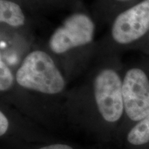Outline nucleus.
Segmentation results:
<instances>
[{"label": "nucleus", "instance_id": "6", "mask_svg": "<svg viewBox=\"0 0 149 149\" xmlns=\"http://www.w3.org/2000/svg\"><path fill=\"white\" fill-rule=\"evenodd\" d=\"M26 15L18 3L10 0H0V22L1 24L17 29L24 26Z\"/></svg>", "mask_w": 149, "mask_h": 149}, {"label": "nucleus", "instance_id": "2", "mask_svg": "<svg viewBox=\"0 0 149 149\" xmlns=\"http://www.w3.org/2000/svg\"><path fill=\"white\" fill-rule=\"evenodd\" d=\"M149 33V0L120 11L112 22L110 35L117 49L139 48Z\"/></svg>", "mask_w": 149, "mask_h": 149}, {"label": "nucleus", "instance_id": "12", "mask_svg": "<svg viewBox=\"0 0 149 149\" xmlns=\"http://www.w3.org/2000/svg\"><path fill=\"white\" fill-rule=\"evenodd\" d=\"M117 1H120V2H126V1H128L130 0H115Z\"/></svg>", "mask_w": 149, "mask_h": 149}, {"label": "nucleus", "instance_id": "4", "mask_svg": "<svg viewBox=\"0 0 149 149\" xmlns=\"http://www.w3.org/2000/svg\"><path fill=\"white\" fill-rule=\"evenodd\" d=\"M123 69L124 113L138 122L149 114V55Z\"/></svg>", "mask_w": 149, "mask_h": 149}, {"label": "nucleus", "instance_id": "9", "mask_svg": "<svg viewBox=\"0 0 149 149\" xmlns=\"http://www.w3.org/2000/svg\"><path fill=\"white\" fill-rule=\"evenodd\" d=\"M9 122L7 117L1 111L0 112V135L3 136L8 129Z\"/></svg>", "mask_w": 149, "mask_h": 149}, {"label": "nucleus", "instance_id": "1", "mask_svg": "<svg viewBox=\"0 0 149 149\" xmlns=\"http://www.w3.org/2000/svg\"><path fill=\"white\" fill-rule=\"evenodd\" d=\"M15 75L20 87L42 94H58L66 87L64 74L52 56L44 50L29 52Z\"/></svg>", "mask_w": 149, "mask_h": 149}, {"label": "nucleus", "instance_id": "5", "mask_svg": "<svg viewBox=\"0 0 149 149\" xmlns=\"http://www.w3.org/2000/svg\"><path fill=\"white\" fill-rule=\"evenodd\" d=\"M95 24L88 15L74 13L65 19L50 37L48 47L56 55H64L93 42Z\"/></svg>", "mask_w": 149, "mask_h": 149}, {"label": "nucleus", "instance_id": "3", "mask_svg": "<svg viewBox=\"0 0 149 149\" xmlns=\"http://www.w3.org/2000/svg\"><path fill=\"white\" fill-rule=\"evenodd\" d=\"M122 74L120 65H109L99 70L93 79L97 108L102 118L109 123L118 122L124 113Z\"/></svg>", "mask_w": 149, "mask_h": 149}, {"label": "nucleus", "instance_id": "7", "mask_svg": "<svg viewBox=\"0 0 149 149\" xmlns=\"http://www.w3.org/2000/svg\"><path fill=\"white\" fill-rule=\"evenodd\" d=\"M127 139L130 144L135 146L149 142V114L130 129Z\"/></svg>", "mask_w": 149, "mask_h": 149}, {"label": "nucleus", "instance_id": "8", "mask_svg": "<svg viewBox=\"0 0 149 149\" xmlns=\"http://www.w3.org/2000/svg\"><path fill=\"white\" fill-rule=\"evenodd\" d=\"M15 81L12 70L1 56L0 59V91L1 93L6 92L13 86Z\"/></svg>", "mask_w": 149, "mask_h": 149}, {"label": "nucleus", "instance_id": "10", "mask_svg": "<svg viewBox=\"0 0 149 149\" xmlns=\"http://www.w3.org/2000/svg\"><path fill=\"white\" fill-rule=\"evenodd\" d=\"M39 149H73L71 146H68L66 144H55L48 145V146H46Z\"/></svg>", "mask_w": 149, "mask_h": 149}, {"label": "nucleus", "instance_id": "11", "mask_svg": "<svg viewBox=\"0 0 149 149\" xmlns=\"http://www.w3.org/2000/svg\"><path fill=\"white\" fill-rule=\"evenodd\" d=\"M139 49H140L143 53L146 54L147 55H149V33L146 38L145 39L144 42L139 46Z\"/></svg>", "mask_w": 149, "mask_h": 149}]
</instances>
